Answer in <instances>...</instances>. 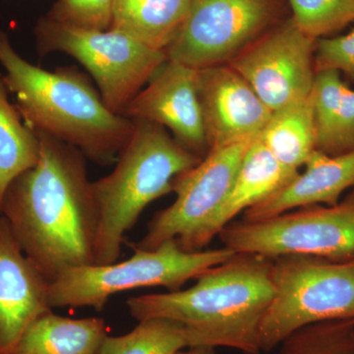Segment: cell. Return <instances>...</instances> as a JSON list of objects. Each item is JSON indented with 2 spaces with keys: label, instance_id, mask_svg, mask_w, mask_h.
Instances as JSON below:
<instances>
[{
  "label": "cell",
  "instance_id": "6da1fadb",
  "mask_svg": "<svg viewBox=\"0 0 354 354\" xmlns=\"http://www.w3.org/2000/svg\"><path fill=\"white\" fill-rule=\"evenodd\" d=\"M37 134L39 162L9 184L0 215L25 255L51 283L67 268L95 265L99 211L85 156Z\"/></svg>",
  "mask_w": 354,
  "mask_h": 354
},
{
  "label": "cell",
  "instance_id": "7a4b0ae2",
  "mask_svg": "<svg viewBox=\"0 0 354 354\" xmlns=\"http://www.w3.org/2000/svg\"><path fill=\"white\" fill-rule=\"evenodd\" d=\"M272 259L250 253L209 268L187 290L127 300L133 318H165L183 324L191 346L260 354V328L271 304Z\"/></svg>",
  "mask_w": 354,
  "mask_h": 354
},
{
  "label": "cell",
  "instance_id": "3957f363",
  "mask_svg": "<svg viewBox=\"0 0 354 354\" xmlns=\"http://www.w3.org/2000/svg\"><path fill=\"white\" fill-rule=\"evenodd\" d=\"M0 65L26 125L78 149L95 164L116 162L134 122L111 111L85 74L75 67L50 71L32 64L1 31Z\"/></svg>",
  "mask_w": 354,
  "mask_h": 354
},
{
  "label": "cell",
  "instance_id": "277c9868",
  "mask_svg": "<svg viewBox=\"0 0 354 354\" xmlns=\"http://www.w3.org/2000/svg\"><path fill=\"white\" fill-rule=\"evenodd\" d=\"M131 120L134 129L113 171L92 181L99 211L95 265L118 262L124 235L146 207L172 192L174 178L202 160L160 125Z\"/></svg>",
  "mask_w": 354,
  "mask_h": 354
},
{
  "label": "cell",
  "instance_id": "5b68a950",
  "mask_svg": "<svg viewBox=\"0 0 354 354\" xmlns=\"http://www.w3.org/2000/svg\"><path fill=\"white\" fill-rule=\"evenodd\" d=\"M272 298L260 328L261 351L278 348L295 330L328 321H354V256L272 259Z\"/></svg>",
  "mask_w": 354,
  "mask_h": 354
},
{
  "label": "cell",
  "instance_id": "8992f818",
  "mask_svg": "<svg viewBox=\"0 0 354 354\" xmlns=\"http://www.w3.org/2000/svg\"><path fill=\"white\" fill-rule=\"evenodd\" d=\"M133 249L134 255L122 262L79 266L58 272L50 286L51 308L91 307L101 311L109 298L123 291L155 286L179 290L190 279L235 254L227 247L187 252L176 239L153 250Z\"/></svg>",
  "mask_w": 354,
  "mask_h": 354
},
{
  "label": "cell",
  "instance_id": "52a82bcc",
  "mask_svg": "<svg viewBox=\"0 0 354 354\" xmlns=\"http://www.w3.org/2000/svg\"><path fill=\"white\" fill-rule=\"evenodd\" d=\"M35 36L41 57L62 53L80 62L94 78L106 106L118 114L169 60L167 51L115 30L80 29L48 17L39 21Z\"/></svg>",
  "mask_w": 354,
  "mask_h": 354
},
{
  "label": "cell",
  "instance_id": "ba28073f",
  "mask_svg": "<svg viewBox=\"0 0 354 354\" xmlns=\"http://www.w3.org/2000/svg\"><path fill=\"white\" fill-rule=\"evenodd\" d=\"M235 253L274 259L307 255L330 260L354 256V190L335 206L302 207L259 221H232L218 235Z\"/></svg>",
  "mask_w": 354,
  "mask_h": 354
},
{
  "label": "cell",
  "instance_id": "9c48e42d",
  "mask_svg": "<svg viewBox=\"0 0 354 354\" xmlns=\"http://www.w3.org/2000/svg\"><path fill=\"white\" fill-rule=\"evenodd\" d=\"M250 144L211 149L199 164L176 176L172 183L176 201L156 213L145 236L132 248L153 250L176 239L184 251H202L205 232L230 194Z\"/></svg>",
  "mask_w": 354,
  "mask_h": 354
},
{
  "label": "cell",
  "instance_id": "30bf717a",
  "mask_svg": "<svg viewBox=\"0 0 354 354\" xmlns=\"http://www.w3.org/2000/svg\"><path fill=\"white\" fill-rule=\"evenodd\" d=\"M279 10L278 0H191L167 57L194 69L228 64L269 31Z\"/></svg>",
  "mask_w": 354,
  "mask_h": 354
},
{
  "label": "cell",
  "instance_id": "8fae6325",
  "mask_svg": "<svg viewBox=\"0 0 354 354\" xmlns=\"http://www.w3.org/2000/svg\"><path fill=\"white\" fill-rule=\"evenodd\" d=\"M316 41L290 18L266 32L227 64L274 111L311 94Z\"/></svg>",
  "mask_w": 354,
  "mask_h": 354
},
{
  "label": "cell",
  "instance_id": "7c38bea8",
  "mask_svg": "<svg viewBox=\"0 0 354 354\" xmlns=\"http://www.w3.org/2000/svg\"><path fill=\"white\" fill-rule=\"evenodd\" d=\"M120 114L169 129L178 143L198 157L209 152L197 69L167 60Z\"/></svg>",
  "mask_w": 354,
  "mask_h": 354
},
{
  "label": "cell",
  "instance_id": "4fadbf2b",
  "mask_svg": "<svg viewBox=\"0 0 354 354\" xmlns=\"http://www.w3.org/2000/svg\"><path fill=\"white\" fill-rule=\"evenodd\" d=\"M209 151L259 136L272 111L230 64L197 69Z\"/></svg>",
  "mask_w": 354,
  "mask_h": 354
},
{
  "label": "cell",
  "instance_id": "5bb4252c",
  "mask_svg": "<svg viewBox=\"0 0 354 354\" xmlns=\"http://www.w3.org/2000/svg\"><path fill=\"white\" fill-rule=\"evenodd\" d=\"M50 286L0 215V354H14L26 330L51 311Z\"/></svg>",
  "mask_w": 354,
  "mask_h": 354
},
{
  "label": "cell",
  "instance_id": "9a60e30c",
  "mask_svg": "<svg viewBox=\"0 0 354 354\" xmlns=\"http://www.w3.org/2000/svg\"><path fill=\"white\" fill-rule=\"evenodd\" d=\"M351 188L354 189V150L339 156L315 150L305 162L304 172H298L283 188L247 209L242 221L267 220L313 205L335 206Z\"/></svg>",
  "mask_w": 354,
  "mask_h": 354
},
{
  "label": "cell",
  "instance_id": "2e32d148",
  "mask_svg": "<svg viewBox=\"0 0 354 354\" xmlns=\"http://www.w3.org/2000/svg\"><path fill=\"white\" fill-rule=\"evenodd\" d=\"M297 174L279 164L259 139L251 142L230 194L205 232V246H208L225 225L234 221L235 216L274 194Z\"/></svg>",
  "mask_w": 354,
  "mask_h": 354
},
{
  "label": "cell",
  "instance_id": "e0dca14e",
  "mask_svg": "<svg viewBox=\"0 0 354 354\" xmlns=\"http://www.w3.org/2000/svg\"><path fill=\"white\" fill-rule=\"evenodd\" d=\"M316 150L339 156L354 150V90L335 70L316 72L311 91Z\"/></svg>",
  "mask_w": 354,
  "mask_h": 354
},
{
  "label": "cell",
  "instance_id": "ac0fdd59",
  "mask_svg": "<svg viewBox=\"0 0 354 354\" xmlns=\"http://www.w3.org/2000/svg\"><path fill=\"white\" fill-rule=\"evenodd\" d=\"M106 335L104 319H72L50 311L26 330L14 354H97Z\"/></svg>",
  "mask_w": 354,
  "mask_h": 354
},
{
  "label": "cell",
  "instance_id": "d6986e66",
  "mask_svg": "<svg viewBox=\"0 0 354 354\" xmlns=\"http://www.w3.org/2000/svg\"><path fill=\"white\" fill-rule=\"evenodd\" d=\"M191 0H113L111 29L165 50L183 26Z\"/></svg>",
  "mask_w": 354,
  "mask_h": 354
},
{
  "label": "cell",
  "instance_id": "ffe728a7",
  "mask_svg": "<svg viewBox=\"0 0 354 354\" xmlns=\"http://www.w3.org/2000/svg\"><path fill=\"white\" fill-rule=\"evenodd\" d=\"M286 169L299 172L316 150L311 94L272 111L257 137Z\"/></svg>",
  "mask_w": 354,
  "mask_h": 354
},
{
  "label": "cell",
  "instance_id": "44dd1931",
  "mask_svg": "<svg viewBox=\"0 0 354 354\" xmlns=\"http://www.w3.org/2000/svg\"><path fill=\"white\" fill-rule=\"evenodd\" d=\"M0 75V205L16 177L39 162L41 142L38 134L26 125Z\"/></svg>",
  "mask_w": 354,
  "mask_h": 354
},
{
  "label": "cell",
  "instance_id": "7402d4cb",
  "mask_svg": "<svg viewBox=\"0 0 354 354\" xmlns=\"http://www.w3.org/2000/svg\"><path fill=\"white\" fill-rule=\"evenodd\" d=\"M190 348L189 337L183 324L165 318L139 321L127 335H106L97 354H176Z\"/></svg>",
  "mask_w": 354,
  "mask_h": 354
},
{
  "label": "cell",
  "instance_id": "603a6c76",
  "mask_svg": "<svg viewBox=\"0 0 354 354\" xmlns=\"http://www.w3.org/2000/svg\"><path fill=\"white\" fill-rule=\"evenodd\" d=\"M278 354H354V321H328L295 330Z\"/></svg>",
  "mask_w": 354,
  "mask_h": 354
},
{
  "label": "cell",
  "instance_id": "cb8c5ba5",
  "mask_svg": "<svg viewBox=\"0 0 354 354\" xmlns=\"http://www.w3.org/2000/svg\"><path fill=\"white\" fill-rule=\"evenodd\" d=\"M300 31L318 39L354 22V0H288Z\"/></svg>",
  "mask_w": 354,
  "mask_h": 354
},
{
  "label": "cell",
  "instance_id": "d4e9b609",
  "mask_svg": "<svg viewBox=\"0 0 354 354\" xmlns=\"http://www.w3.org/2000/svg\"><path fill=\"white\" fill-rule=\"evenodd\" d=\"M113 0H57L46 17L62 24L106 31L113 24Z\"/></svg>",
  "mask_w": 354,
  "mask_h": 354
},
{
  "label": "cell",
  "instance_id": "484cf974",
  "mask_svg": "<svg viewBox=\"0 0 354 354\" xmlns=\"http://www.w3.org/2000/svg\"><path fill=\"white\" fill-rule=\"evenodd\" d=\"M315 71L335 70L354 79V28L346 34L316 41Z\"/></svg>",
  "mask_w": 354,
  "mask_h": 354
},
{
  "label": "cell",
  "instance_id": "4316f807",
  "mask_svg": "<svg viewBox=\"0 0 354 354\" xmlns=\"http://www.w3.org/2000/svg\"><path fill=\"white\" fill-rule=\"evenodd\" d=\"M176 354H216V348L211 346H191L186 351H180Z\"/></svg>",
  "mask_w": 354,
  "mask_h": 354
}]
</instances>
